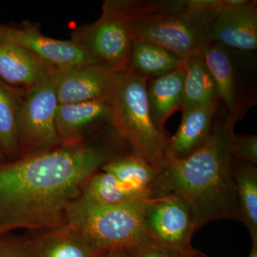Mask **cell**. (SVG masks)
Returning <instances> with one entry per match:
<instances>
[{
  "label": "cell",
  "instance_id": "obj_11",
  "mask_svg": "<svg viewBox=\"0 0 257 257\" xmlns=\"http://www.w3.org/2000/svg\"><path fill=\"white\" fill-rule=\"evenodd\" d=\"M115 72L103 62L57 69L52 82L59 104L108 97Z\"/></svg>",
  "mask_w": 257,
  "mask_h": 257
},
{
  "label": "cell",
  "instance_id": "obj_14",
  "mask_svg": "<svg viewBox=\"0 0 257 257\" xmlns=\"http://www.w3.org/2000/svg\"><path fill=\"white\" fill-rule=\"evenodd\" d=\"M56 70L26 49L0 39V79L8 85L30 90L52 80Z\"/></svg>",
  "mask_w": 257,
  "mask_h": 257
},
{
  "label": "cell",
  "instance_id": "obj_18",
  "mask_svg": "<svg viewBox=\"0 0 257 257\" xmlns=\"http://www.w3.org/2000/svg\"><path fill=\"white\" fill-rule=\"evenodd\" d=\"M184 101L182 109L198 106H220L214 77L202 56L184 60ZM181 110V111H182Z\"/></svg>",
  "mask_w": 257,
  "mask_h": 257
},
{
  "label": "cell",
  "instance_id": "obj_23",
  "mask_svg": "<svg viewBox=\"0 0 257 257\" xmlns=\"http://www.w3.org/2000/svg\"><path fill=\"white\" fill-rule=\"evenodd\" d=\"M81 197L100 204H116L135 199H150L146 194L132 188L115 176L101 170L88 180Z\"/></svg>",
  "mask_w": 257,
  "mask_h": 257
},
{
  "label": "cell",
  "instance_id": "obj_9",
  "mask_svg": "<svg viewBox=\"0 0 257 257\" xmlns=\"http://www.w3.org/2000/svg\"><path fill=\"white\" fill-rule=\"evenodd\" d=\"M144 226L152 243L179 252L192 247L193 234L197 231L189 206L174 195L148 199Z\"/></svg>",
  "mask_w": 257,
  "mask_h": 257
},
{
  "label": "cell",
  "instance_id": "obj_3",
  "mask_svg": "<svg viewBox=\"0 0 257 257\" xmlns=\"http://www.w3.org/2000/svg\"><path fill=\"white\" fill-rule=\"evenodd\" d=\"M134 41L156 44L182 60L203 56L225 0H119Z\"/></svg>",
  "mask_w": 257,
  "mask_h": 257
},
{
  "label": "cell",
  "instance_id": "obj_10",
  "mask_svg": "<svg viewBox=\"0 0 257 257\" xmlns=\"http://www.w3.org/2000/svg\"><path fill=\"white\" fill-rule=\"evenodd\" d=\"M0 35L57 69L101 62L72 40L64 41L45 36L39 25L28 21L18 25H0Z\"/></svg>",
  "mask_w": 257,
  "mask_h": 257
},
{
  "label": "cell",
  "instance_id": "obj_5",
  "mask_svg": "<svg viewBox=\"0 0 257 257\" xmlns=\"http://www.w3.org/2000/svg\"><path fill=\"white\" fill-rule=\"evenodd\" d=\"M147 201L100 204L81 197L67 207V224L82 231L99 251L106 252L116 248L128 251L152 243L144 226Z\"/></svg>",
  "mask_w": 257,
  "mask_h": 257
},
{
  "label": "cell",
  "instance_id": "obj_6",
  "mask_svg": "<svg viewBox=\"0 0 257 257\" xmlns=\"http://www.w3.org/2000/svg\"><path fill=\"white\" fill-rule=\"evenodd\" d=\"M226 119L236 124L257 104L256 52L211 42L203 54Z\"/></svg>",
  "mask_w": 257,
  "mask_h": 257
},
{
  "label": "cell",
  "instance_id": "obj_2",
  "mask_svg": "<svg viewBox=\"0 0 257 257\" xmlns=\"http://www.w3.org/2000/svg\"><path fill=\"white\" fill-rule=\"evenodd\" d=\"M235 125L219 106L205 144L182 160L165 158L157 169L151 199H182L190 209L196 230L214 221H240L231 152Z\"/></svg>",
  "mask_w": 257,
  "mask_h": 257
},
{
  "label": "cell",
  "instance_id": "obj_21",
  "mask_svg": "<svg viewBox=\"0 0 257 257\" xmlns=\"http://www.w3.org/2000/svg\"><path fill=\"white\" fill-rule=\"evenodd\" d=\"M151 199L157 170L133 151L109 161L101 168Z\"/></svg>",
  "mask_w": 257,
  "mask_h": 257
},
{
  "label": "cell",
  "instance_id": "obj_30",
  "mask_svg": "<svg viewBox=\"0 0 257 257\" xmlns=\"http://www.w3.org/2000/svg\"><path fill=\"white\" fill-rule=\"evenodd\" d=\"M248 257H257V241H253L251 252Z\"/></svg>",
  "mask_w": 257,
  "mask_h": 257
},
{
  "label": "cell",
  "instance_id": "obj_7",
  "mask_svg": "<svg viewBox=\"0 0 257 257\" xmlns=\"http://www.w3.org/2000/svg\"><path fill=\"white\" fill-rule=\"evenodd\" d=\"M100 18L74 29L72 40L115 72L130 69L134 40L119 0H105Z\"/></svg>",
  "mask_w": 257,
  "mask_h": 257
},
{
  "label": "cell",
  "instance_id": "obj_16",
  "mask_svg": "<svg viewBox=\"0 0 257 257\" xmlns=\"http://www.w3.org/2000/svg\"><path fill=\"white\" fill-rule=\"evenodd\" d=\"M184 69L179 68L147 80L149 109L154 124L165 133L166 122L174 113L182 110L184 101Z\"/></svg>",
  "mask_w": 257,
  "mask_h": 257
},
{
  "label": "cell",
  "instance_id": "obj_1",
  "mask_svg": "<svg viewBox=\"0 0 257 257\" xmlns=\"http://www.w3.org/2000/svg\"><path fill=\"white\" fill-rule=\"evenodd\" d=\"M124 140L106 126L84 143H60L0 167V236L67 224V207L109 161L126 153Z\"/></svg>",
  "mask_w": 257,
  "mask_h": 257
},
{
  "label": "cell",
  "instance_id": "obj_17",
  "mask_svg": "<svg viewBox=\"0 0 257 257\" xmlns=\"http://www.w3.org/2000/svg\"><path fill=\"white\" fill-rule=\"evenodd\" d=\"M34 233L31 239L37 257H101L105 253L70 224Z\"/></svg>",
  "mask_w": 257,
  "mask_h": 257
},
{
  "label": "cell",
  "instance_id": "obj_27",
  "mask_svg": "<svg viewBox=\"0 0 257 257\" xmlns=\"http://www.w3.org/2000/svg\"><path fill=\"white\" fill-rule=\"evenodd\" d=\"M101 257H130L127 251L121 248H116L106 251Z\"/></svg>",
  "mask_w": 257,
  "mask_h": 257
},
{
  "label": "cell",
  "instance_id": "obj_22",
  "mask_svg": "<svg viewBox=\"0 0 257 257\" xmlns=\"http://www.w3.org/2000/svg\"><path fill=\"white\" fill-rule=\"evenodd\" d=\"M25 91L0 79V143L10 162L21 158L18 139V117Z\"/></svg>",
  "mask_w": 257,
  "mask_h": 257
},
{
  "label": "cell",
  "instance_id": "obj_24",
  "mask_svg": "<svg viewBox=\"0 0 257 257\" xmlns=\"http://www.w3.org/2000/svg\"><path fill=\"white\" fill-rule=\"evenodd\" d=\"M0 257H37L31 237L9 233L0 236Z\"/></svg>",
  "mask_w": 257,
  "mask_h": 257
},
{
  "label": "cell",
  "instance_id": "obj_20",
  "mask_svg": "<svg viewBox=\"0 0 257 257\" xmlns=\"http://www.w3.org/2000/svg\"><path fill=\"white\" fill-rule=\"evenodd\" d=\"M183 63L178 56L160 45L135 40L128 69L148 80L170 73Z\"/></svg>",
  "mask_w": 257,
  "mask_h": 257
},
{
  "label": "cell",
  "instance_id": "obj_12",
  "mask_svg": "<svg viewBox=\"0 0 257 257\" xmlns=\"http://www.w3.org/2000/svg\"><path fill=\"white\" fill-rule=\"evenodd\" d=\"M211 40L236 50L256 52V0H225L213 22Z\"/></svg>",
  "mask_w": 257,
  "mask_h": 257
},
{
  "label": "cell",
  "instance_id": "obj_28",
  "mask_svg": "<svg viewBox=\"0 0 257 257\" xmlns=\"http://www.w3.org/2000/svg\"><path fill=\"white\" fill-rule=\"evenodd\" d=\"M182 257H209L197 248L191 247L182 252Z\"/></svg>",
  "mask_w": 257,
  "mask_h": 257
},
{
  "label": "cell",
  "instance_id": "obj_15",
  "mask_svg": "<svg viewBox=\"0 0 257 257\" xmlns=\"http://www.w3.org/2000/svg\"><path fill=\"white\" fill-rule=\"evenodd\" d=\"M219 107L198 106L182 109L178 130L168 139L165 158L182 160L201 148L209 138Z\"/></svg>",
  "mask_w": 257,
  "mask_h": 257
},
{
  "label": "cell",
  "instance_id": "obj_29",
  "mask_svg": "<svg viewBox=\"0 0 257 257\" xmlns=\"http://www.w3.org/2000/svg\"><path fill=\"white\" fill-rule=\"evenodd\" d=\"M8 162H10V161L8 160V157H7L3 145L0 143V167L5 165V164L8 163Z\"/></svg>",
  "mask_w": 257,
  "mask_h": 257
},
{
  "label": "cell",
  "instance_id": "obj_4",
  "mask_svg": "<svg viewBox=\"0 0 257 257\" xmlns=\"http://www.w3.org/2000/svg\"><path fill=\"white\" fill-rule=\"evenodd\" d=\"M108 98L115 132L133 152L157 170L165 161L169 137L152 121L147 79L130 69L115 72Z\"/></svg>",
  "mask_w": 257,
  "mask_h": 257
},
{
  "label": "cell",
  "instance_id": "obj_13",
  "mask_svg": "<svg viewBox=\"0 0 257 257\" xmlns=\"http://www.w3.org/2000/svg\"><path fill=\"white\" fill-rule=\"evenodd\" d=\"M56 128L61 143H84L106 126L111 125V106L109 98L59 104Z\"/></svg>",
  "mask_w": 257,
  "mask_h": 257
},
{
  "label": "cell",
  "instance_id": "obj_31",
  "mask_svg": "<svg viewBox=\"0 0 257 257\" xmlns=\"http://www.w3.org/2000/svg\"><path fill=\"white\" fill-rule=\"evenodd\" d=\"M1 38H2V37H1V35H0V39H1Z\"/></svg>",
  "mask_w": 257,
  "mask_h": 257
},
{
  "label": "cell",
  "instance_id": "obj_8",
  "mask_svg": "<svg viewBox=\"0 0 257 257\" xmlns=\"http://www.w3.org/2000/svg\"><path fill=\"white\" fill-rule=\"evenodd\" d=\"M58 105L52 79L25 91L18 117V145L21 158L60 145L55 123Z\"/></svg>",
  "mask_w": 257,
  "mask_h": 257
},
{
  "label": "cell",
  "instance_id": "obj_19",
  "mask_svg": "<svg viewBox=\"0 0 257 257\" xmlns=\"http://www.w3.org/2000/svg\"><path fill=\"white\" fill-rule=\"evenodd\" d=\"M232 171L239 221L246 226L251 241H257L256 165L234 157Z\"/></svg>",
  "mask_w": 257,
  "mask_h": 257
},
{
  "label": "cell",
  "instance_id": "obj_26",
  "mask_svg": "<svg viewBox=\"0 0 257 257\" xmlns=\"http://www.w3.org/2000/svg\"><path fill=\"white\" fill-rule=\"evenodd\" d=\"M127 252L130 257H182V252L152 243L128 250Z\"/></svg>",
  "mask_w": 257,
  "mask_h": 257
},
{
  "label": "cell",
  "instance_id": "obj_25",
  "mask_svg": "<svg viewBox=\"0 0 257 257\" xmlns=\"http://www.w3.org/2000/svg\"><path fill=\"white\" fill-rule=\"evenodd\" d=\"M231 152L235 158L256 165V135L245 136L234 133L231 140Z\"/></svg>",
  "mask_w": 257,
  "mask_h": 257
}]
</instances>
